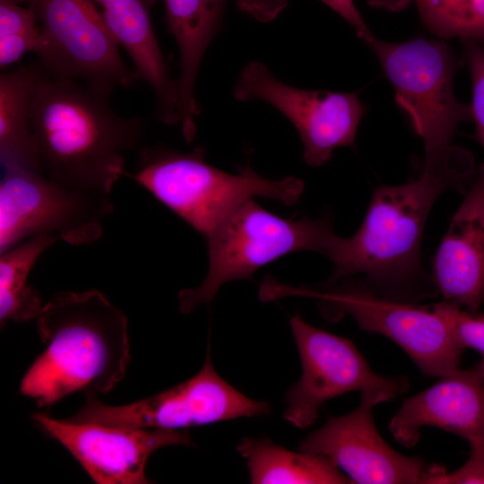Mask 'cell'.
Here are the masks:
<instances>
[{"mask_svg": "<svg viewBox=\"0 0 484 484\" xmlns=\"http://www.w3.org/2000/svg\"><path fill=\"white\" fill-rule=\"evenodd\" d=\"M476 170L471 154L441 164H424L421 176L399 186L382 185L371 198L359 229L337 237L327 257L333 285L356 273L378 295L417 301L437 294L423 266L421 244L429 212L444 192L465 193Z\"/></svg>", "mask_w": 484, "mask_h": 484, "instance_id": "1", "label": "cell"}, {"mask_svg": "<svg viewBox=\"0 0 484 484\" xmlns=\"http://www.w3.org/2000/svg\"><path fill=\"white\" fill-rule=\"evenodd\" d=\"M30 127L39 173L73 189L109 194L144 125L118 115L108 97L87 85L45 72L33 96Z\"/></svg>", "mask_w": 484, "mask_h": 484, "instance_id": "2", "label": "cell"}, {"mask_svg": "<svg viewBox=\"0 0 484 484\" xmlns=\"http://www.w3.org/2000/svg\"><path fill=\"white\" fill-rule=\"evenodd\" d=\"M37 320L46 349L24 374L20 393L38 407L77 391L104 394L124 378L131 361L127 319L103 293L57 292Z\"/></svg>", "mask_w": 484, "mask_h": 484, "instance_id": "3", "label": "cell"}, {"mask_svg": "<svg viewBox=\"0 0 484 484\" xmlns=\"http://www.w3.org/2000/svg\"><path fill=\"white\" fill-rule=\"evenodd\" d=\"M126 176L151 192L206 239L225 217L248 198L262 196L296 203L304 183L295 177L268 179L246 164L230 174L209 164L204 150L181 152L164 146L144 147L135 172Z\"/></svg>", "mask_w": 484, "mask_h": 484, "instance_id": "4", "label": "cell"}, {"mask_svg": "<svg viewBox=\"0 0 484 484\" xmlns=\"http://www.w3.org/2000/svg\"><path fill=\"white\" fill-rule=\"evenodd\" d=\"M329 215L284 219L263 208L255 197L233 209L205 239L209 268L196 288L178 293V307L188 314L210 304L220 288L234 280H252L259 268L296 251L327 256L336 238Z\"/></svg>", "mask_w": 484, "mask_h": 484, "instance_id": "5", "label": "cell"}, {"mask_svg": "<svg viewBox=\"0 0 484 484\" xmlns=\"http://www.w3.org/2000/svg\"><path fill=\"white\" fill-rule=\"evenodd\" d=\"M266 295L270 300L287 296L316 298L326 320L351 316L361 329L394 341L427 376L440 377L459 367L464 349L432 307L382 297L365 281L348 278L321 290L296 289L272 279Z\"/></svg>", "mask_w": 484, "mask_h": 484, "instance_id": "6", "label": "cell"}, {"mask_svg": "<svg viewBox=\"0 0 484 484\" xmlns=\"http://www.w3.org/2000/svg\"><path fill=\"white\" fill-rule=\"evenodd\" d=\"M395 90V102L422 138L424 163L443 162L461 148L453 145L458 125L471 119L470 105L454 92L457 60L442 40L416 38L402 43L373 37L367 43Z\"/></svg>", "mask_w": 484, "mask_h": 484, "instance_id": "7", "label": "cell"}, {"mask_svg": "<svg viewBox=\"0 0 484 484\" xmlns=\"http://www.w3.org/2000/svg\"><path fill=\"white\" fill-rule=\"evenodd\" d=\"M4 170L0 254L38 235H52L73 246L101 237L102 223L114 210L109 194L73 189L21 166Z\"/></svg>", "mask_w": 484, "mask_h": 484, "instance_id": "8", "label": "cell"}, {"mask_svg": "<svg viewBox=\"0 0 484 484\" xmlns=\"http://www.w3.org/2000/svg\"><path fill=\"white\" fill-rule=\"evenodd\" d=\"M41 23L39 65L52 78L82 81L108 97L138 80L119 53L93 0H18Z\"/></svg>", "mask_w": 484, "mask_h": 484, "instance_id": "9", "label": "cell"}, {"mask_svg": "<svg viewBox=\"0 0 484 484\" xmlns=\"http://www.w3.org/2000/svg\"><path fill=\"white\" fill-rule=\"evenodd\" d=\"M95 394L86 391L82 407L65 419L121 428L185 430L271 411L268 402L246 396L217 373L210 341L202 368L177 385L119 406L103 403Z\"/></svg>", "mask_w": 484, "mask_h": 484, "instance_id": "10", "label": "cell"}, {"mask_svg": "<svg viewBox=\"0 0 484 484\" xmlns=\"http://www.w3.org/2000/svg\"><path fill=\"white\" fill-rule=\"evenodd\" d=\"M233 94L239 101H265L285 116L297 129L304 148L303 160L311 167L326 163L336 148H355L359 125L366 112L357 92L290 86L258 61L243 67Z\"/></svg>", "mask_w": 484, "mask_h": 484, "instance_id": "11", "label": "cell"}, {"mask_svg": "<svg viewBox=\"0 0 484 484\" xmlns=\"http://www.w3.org/2000/svg\"><path fill=\"white\" fill-rule=\"evenodd\" d=\"M290 327L302 375L286 393L283 418L294 427L312 426L325 402L350 392L382 389L397 396L409 390L406 377L373 371L350 340L312 326L300 315L290 318Z\"/></svg>", "mask_w": 484, "mask_h": 484, "instance_id": "12", "label": "cell"}, {"mask_svg": "<svg viewBox=\"0 0 484 484\" xmlns=\"http://www.w3.org/2000/svg\"><path fill=\"white\" fill-rule=\"evenodd\" d=\"M394 397L382 389L361 392L360 402L353 411L328 418L300 443L299 451L328 457L352 483L426 484L436 466L428 467L419 457L401 454L376 429L374 407Z\"/></svg>", "mask_w": 484, "mask_h": 484, "instance_id": "13", "label": "cell"}, {"mask_svg": "<svg viewBox=\"0 0 484 484\" xmlns=\"http://www.w3.org/2000/svg\"><path fill=\"white\" fill-rule=\"evenodd\" d=\"M32 419L60 443L98 484H148L150 456L169 445H194L186 430L112 427L57 419L36 412Z\"/></svg>", "mask_w": 484, "mask_h": 484, "instance_id": "14", "label": "cell"}, {"mask_svg": "<svg viewBox=\"0 0 484 484\" xmlns=\"http://www.w3.org/2000/svg\"><path fill=\"white\" fill-rule=\"evenodd\" d=\"M427 426L454 433L470 445L484 444V381L474 367H458L405 399L388 428L399 444L411 448Z\"/></svg>", "mask_w": 484, "mask_h": 484, "instance_id": "15", "label": "cell"}, {"mask_svg": "<svg viewBox=\"0 0 484 484\" xmlns=\"http://www.w3.org/2000/svg\"><path fill=\"white\" fill-rule=\"evenodd\" d=\"M431 278L445 300L471 311L484 302V163L436 252Z\"/></svg>", "mask_w": 484, "mask_h": 484, "instance_id": "16", "label": "cell"}, {"mask_svg": "<svg viewBox=\"0 0 484 484\" xmlns=\"http://www.w3.org/2000/svg\"><path fill=\"white\" fill-rule=\"evenodd\" d=\"M117 45L130 56L138 79L155 94L157 118L179 125L178 86L163 56L151 22L157 0H93Z\"/></svg>", "mask_w": 484, "mask_h": 484, "instance_id": "17", "label": "cell"}, {"mask_svg": "<svg viewBox=\"0 0 484 484\" xmlns=\"http://www.w3.org/2000/svg\"><path fill=\"white\" fill-rule=\"evenodd\" d=\"M168 31L179 50L177 78L179 125L186 143L196 133L200 108L195 83L202 59L221 25L227 0H162Z\"/></svg>", "mask_w": 484, "mask_h": 484, "instance_id": "18", "label": "cell"}, {"mask_svg": "<svg viewBox=\"0 0 484 484\" xmlns=\"http://www.w3.org/2000/svg\"><path fill=\"white\" fill-rule=\"evenodd\" d=\"M45 73L40 65H21L0 75V160L3 168L38 171L30 127L36 87Z\"/></svg>", "mask_w": 484, "mask_h": 484, "instance_id": "19", "label": "cell"}, {"mask_svg": "<svg viewBox=\"0 0 484 484\" xmlns=\"http://www.w3.org/2000/svg\"><path fill=\"white\" fill-rule=\"evenodd\" d=\"M246 461L254 484H345L352 483L328 457L293 452L267 438H244L237 446Z\"/></svg>", "mask_w": 484, "mask_h": 484, "instance_id": "20", "label": "cell"}, {"mask_svg": "<svg viewBox=\"0 0 484 484\" xmlns=\"http://www.w3.org/2000/svg\"><path fill=\"white\" fill-rule=\"evenodd\" d=\"M58 239L52 235L31 237L0 254V321L27 322L42 309L39 293L28 276L41 254Z\"/></svg>", "mask_w": 484, "mask_h": 484, "instance_id": "21", "label": "cell"}, {"mask_svg": "<svg viewBox=\"0 0 484 484\" xmlns=\"http://www.w3.org/2000/svg\"><path fill=\"white\" fill-rule=\"evenodd\" d=\"M413 1L423 23L439 39L484 43V0Z\"/></svg>", "mask_w": 484, "mask_h": 484, "instance_id": "22", "label": "cell"}, {"mask_svg": "<svg viewBox=\"0 0 484 484\" xmlns=\"http://www.w3.org/2000/svg\"><path fill=\"white\" fill-rule=\"evenodd\" d=\"M35 12L18 0H0V66L20 61L28 52L36 55L41 46Z\"/></svg>", "mask_w": 484, "mask_h": 484, "instance_id": "23", "label": "cell"}, {"mask_svg": "<svg viewBox=\"0 0 484 484\" xmlns=\"http://www.w3.org/2000/svg\"><path fill=\"white\" fill-rule=\"evenodd\" d=\"M431 307L446 321L463 349L471 348L480 354L481 359L474 368L484 381V314L463 309L448 300L433 304Z\"/></svg>", "mask_w": 484, "mask_h": 484, "instance_id": "24", "label": "cell"}, {"mask_svg": "<svg viewBox=\"0 0 484 484\" xmlns=\"http://www.w3.org/2000/svg\"><path fill=\"white\" fill-rule=\"evenodd\" d=\"M464 43V56L472 86L471 119L475 124V138L484 150V47L473 42Z\"/></svg>", "mask_w": 484, "mask_h": 484, "instance_id": "25", "label": "cell"}, {"mask_svg": "<svg viewBox=\"0 0 484 484\" xmlns=\"http://www.w3.org/2000/svg\"><path fill=\"white\" fill-rule=\"evenodd\" d=\"M467 462L458 470L446 472L436 466L428 477L426 484H484V444H471Z\"/></svg>", "mask_w": 484, "mask_h": 484, "instance_id": "26", "label": "cell"}, {"mask_svg": "<svg viewBox=\"0 0 484 484\" xmlns=\"http://www.w3.org/2000/svg\"><path fill=\"white\" fill-rule=\"evenodd\" d=\"M341 18H343L356 31L357 35L368 43L374 37L363 20L353 0H320Z\"/></svg>", "mask_w": 484, "mask_h": 484, "instance_id": "27", "label": "cell"}, {"mask_svg": "<svg viewBox=\"0 0 484 484\" xmlns=\"http://www.w3.org/2000/svg\"><path fill=\"white\" fill-rule=\"evenodd\" d=\"M240 11L261 22L276 19L287 7L288 0H236Z\"/></svg>", "mask_w": 484, "mask_h": 484, "instance_id": "28", "label": "cell"}, {"mask_svg": "<svg viewBox=\"0 0 484 484\" xmlns=\"http://www.w3.org/2000/svg\"><path fill=\"white\" fill-rule=\"evenodd\" d=\"M368 3L389 11H400L409 4V0H368Z\"/></svg>", "mask_w": 484, "mask_h": 484, "instance_id": "29", "label": "cell"}]
</instances>
